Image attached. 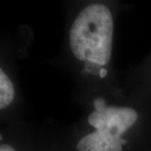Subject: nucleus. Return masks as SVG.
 <instances>
[{
  "mask_svg": "<svg viewBox=\"0 0 151 151\" xmlns=\"http://www.w3.org/2000/svg\"><path fill=\"white\" fill-rule=\"evenodd\" d=\"M113 19L103 4L86 6L76 17L69 32L73 55L91 65H105L112 56Z\"/></svg>",
  "mask_w": 151,
  "mask_h": 151,
  "instance_id": "f257e3e1",
  "label": "nucleus"
},
{
  "mask_svg": "<svg viewBox=\"0 0 151 151\" xmlns=\"http://www.w3.org/2000/svg\"><path fill=\"white\" fill-rule=\"evenodd\" d=\"M94 111L88 123L95 130L77 142V151H124L127 140L124 135L138 119V113L128 107L107 106L103 98L93 102Z\"/></svg>",
  "mask_w": 151,
  "mask_h": 151,
  "instance_id": "f03ea898",
  "label": "nucleus"
},
{
  "mask_svg": "<svg viewBox=\"0 0 151 151\" xmlns=\"http://www.w3.org/2000/svg\"><path fill=\"white\" fill-rule=\"evenodd\" d=\"M15 97V89L13 82L5 71L0 70V108L4 110L8 108Z\"/></svg>",
  "mask_w": 151,
  "mask_h": 151,
  "instance_id": "7ed1b4c3",
  "label": "nucleus"
}]
</instances>
